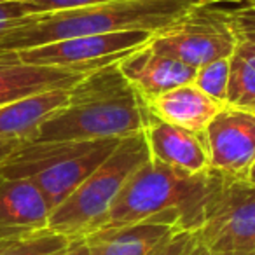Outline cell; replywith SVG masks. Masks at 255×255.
Masks as SVG:
<instances>
[{
  "instance_id": "6da1fadb",
  "label": "cell",
  "mask_w": 255,
  "mask_h": 255,
  "mask_svg": "<svg viewBox=\"0 0 255 255\" xmlns=\"http://www.w3.org/2000/svg\"><path fill=\"white\" fill-rule=\"evenodd\" d=\"M117 61L95 68L70 88L68 103L40 124L30 142L128 138L142 133L154 114L121 74Z\"/></svg>"
},
{
  "instance_id": "7a4b0ae2",
  "label": "cell",
  "mask_w": 255,
  "mask_h": 255,
  "mask_svg": "<svg viewBox=\"0 0 255 255\" xmlns=\"http://www.w3.org/2000/svg\"><path fill=\"white\" fill-rule=\"evenodd\" d=\"M213 2L215 0H114L88 7L39 12L30 23L0 37V53L129 30L156 33L177 23L192 9Z\"/></svg>"
},
{
  "instance_id": "3957f363",
  "label": "cell",
  "mask_w": 255,
  "mask_h": 255,
  "mask_svg": "<svg viewBox=\"0 0 255 255\" xmlns=\"http://www.w3.org/2000/svg\"><path fill=\"white\" fill-rule=\"evenodd\" d=\"M212 182V168L191 175L149 159L129 177L96 233L131 226L166 210L180 212L184 229L196 231Z\"/></svg>"
},
{
  "instance_id": "277c9868",
  "label": "cell",
  "mask_w": 255,
  "mask_h": 255,
  "mask_svg": "<svg viewBox=\"0 0 255 255\" xmlns=\"http://www.w3.org/2000/svg\"><path fill=\"white\" fill-rule=\"evenodd\" d=\"M149 159L143 131L123 138L110 156L51 212L47 229L72 240L91 236L100 229L129 177Z\"/></svg>"
},
{
  "instance_id": "5b68a950",
  "label": "cell",
  "mask_w": 255,
  "mask_h": 255,
  "mask_svg": "<svg viewBox=\"0 0 255 255\" xmlns=\"http://www.w3.org/2000/svg\"><path fill=\"white\" fill-rule=\"evenodd\" d=\"M194 234L212 252H255V184L213 170Z\"/></svg>"
},
{
  "instance_id": "8992f818",
  "label": "cell",
  "mask_w": 255,
  "mask_h": 255,
  "mask_svg": "<svg viewBox=\"0 0 255 255\" xmlns=\"http://www.w3.org/2000/svg\"><path fill=\"white\" fill-rule=\"evenodd\" d=\"M208 5H199L177 23L152 33L149 46L192 68L229 58L238 42L233 18L226 12L212 11Z\"/></svg>"
},
{
  "instance_id": "52a82bcc",
  "label": "cell",
  "mask_w": 255,
  "mask_h": 255,
  "mask_svg": "<svg viewBox=\"0 0 255 255\" xmlns=\"http://www.w3.org/2000/svg\"><path fill=\"white\" fill-rule=\"evenodd\" d=\"M152 37L145 30L114 32L103 35H86L60 40L46 46L16 51L23 63L42 67H75L95 70L121 60L131 51L142 47Z\"/></svg>"
},
{
  "instance_id": "ba28073f",
  "label": "cell",
  "mask_w": 255,
  "mask_h": 255,
  "mask_svg": "<svg viewBox=\"0 0 255 255\" xmlns=\"http://www.w3.org/2000/svg\"><path fill=\"white\" fill-rule=\"evenodd\" d=\"M203 135L212 170L226 177L247 178L255 164V110L224 105Z\"/></svg>"
},
{
  "instance_id": "9c48e42d",
  "label": "cell",
  "mask_w": 255,
  "mask_h": 255,
  "mask_svg": "<svg viewBox=\"0 0 255 255\" xmlns=\"http://www.w3.org/2000/svg\"><path fill=\"white\" fill-rule=\"evenodd\" d=\"M93 70L23 63L16 51L0 53V107L51 89H70Z\"/></svg>"
},
{
  "instance_id": "30bf717a",
  "label": "cell",
  "mask_w": 255,
  "mask_h": 255,
  "mask_svg": "<svg viewBox=\"0 0 255 255\" xmlns=\"http://www.w3.org/2000/svg\"><path fill=\"white\" fill-rule=\"evenodd\" d=\"M182 229V213L166 210L131 226L95 233L86 241L91 247V255H149L157 245Z\"/></svg>"
},
{
  "instance_id": "8fae6325",
  "label": "cell",
  "mask_w": 255,
  "mask_h": 255,
  "mask_svg": "<svg viewBox=\"0 0 255 255\" xmlns=\"http://www.w3.org/2000/svg\"><path fill=\"white\" fill-rule=\"evenodd\" d=\"M51 206L30 178L0 175V238H21L47 229Z\"/></svg>"
},
{
  "instance_id": "7c38bea8",
  "label": "cell",
  "mask_w": 255,
  "mask_h": 255,
  "mask_svg": "<svg viewBox=\"0 0 255 255\" xmlns=\"http://www.w3.org/2000/svg\"><path fill=\"white\" fill-rule=\"evenodd\" d=\"M117 65L121 74L142 93L145 100L156 98L178 86L192 84L196 77V68L157 53L149 42L123 56Z\"/></svg>"
},
{
  "instance_id": "4fadbf2b",
  "label": "cell",
  "mask_w": 255,
  "mask_h": 255,
  "mask_svg": "<svg viewBox=\"0 0 255 255\" xmlns=\"http://www.w3.org/2000/svg\"><path fill=\"white\" fill-rule=\"evenodd\" d=\"M143 135L150 159L191 175L210 170V156L203 133H192L154 116L149 126L143 129Z\"/></svg>"
},
{
  "instance_id": "5bb4252c",
  "label": "cell",
  "mask_w": 255,
  "mask_h": 255,
  "mask_svg": "<svg viewBox=\"0 0 255 255\" xmlns=\"http://www.w3.org/2000/svg\"><path fill=\"white\" fill-rule=\"evenodd\" d=\"M121 140L123 138H105L89 152L54 164L30 178L49 203L51 212L60 203H63L110 156Z\"/></svg>"
},
{
  "instance_id": "9a60e30c",
  "label": "cell",
  "mask_w": 255,
  "mask_h": 255,
  "mask_svg": "<svg viewBox=\"0 0 255 255\" xmlns=\"http://www.w3.org/2000/svg\"><path fill=\"white\" fill-rule=\"evenodd\" d=\"M147 102L157 119L185 128L192 133H205L210 121L224 107V103L210 98L194 84L178 86Z\"/></svg>"
},
{
  "instance_id": "2e32d148",
  "label": "cell",
  "mask_w": 255,
  "mask_h": 255,
  "mask_svg": "<svg viewBox=\"0 0 255 255\" xmlns=\"http://www.w3.org/2000/svg\"><path fill=\"white\" fill-rule=\"evenodd\" d=\"M70 89H51L0 107V138L30 142L39 126L68 103Z\"/></svg>"
},
{
  "instance_id": "e0dca14e",
  "label": "cell",
  "mask_w": 255,
  "mask_h": 255,
  "mask_svg": "<svg viewBox=\"0 0 255 255\" xmlns=\"http://www.w3.org/2000/svg\"><path fill=\"white\" fill-rule=\"evenodd\" d=\"M238 42L229 56L226 105L255 110V40L236 30Z\"/></svg>"
},
{
  "instance_id": "ac0fdd59",
  "label": "cell",
  "mask_w": 255,
  "mask_h": 255,
  "mask_svg": "<svg viewBox=\"0 0 255 255\" xmlns=\"http://www.w3.org/2000/svg\"><path fill=\"white\" fill-rule=\"evenodd\" d=\"M77 240L49 229L18 238L0 250V255H63Z\"/></svg>"
},
{
  "instance_id": "d6986e66",
  "label": "cell",
  "mask_w": 255,
  "mask_h": 255,
  "mask_svg": "<svg viewBox=\"0 0 255 255\" xmlns=\"http://www.w3.org/2000/svg\"><path fill=\"white\" fill-rule=\"evenodd\" d=\"M227 82H229V58H220L196 68V77L192 84L210 98L226 105Z\"/></svg>"
},
{
  "instance_id": "ffe728a7",
  "label": "cell",
  "mask_w": 255,
  "mask_h": 255,
  "mask_svg": "<svg viewBox=\"0 0 255 255\" xmlns=\"http://www.w3.org/2000/svg\"><path fill=\"white\" fill-rule=\"evenodd\" d=\"M35 14H39V9L30 2H23V0L0 2V37L30 23Z\"/></svg>"
},
{
  "instance_id": "44dd1931",
  "label": "cell",
  "mask_w": 255,
  "mask_h": 255,
  "mask_svg": "<svg viewBox=\"0 0 255 255\" xmlns=\"http://www.w3.org/2000/svg\"><path fill=\"white\" fill-rule=\"evenodd\" d=\"M196 243L194 231L182 229L178 233L171 234L170 238L159 243L149 255H189L191 248Z\"/></svg>"
},
{
  "instance_id": "7402d4cb",
  "label": "cell",
  "mask_w": 255,
  "mask_h": 255,
  "mask_svg": "<svg viewBox=\"0 0 255 255\" xmlns=\"http://www.w3.org/2000/svg\"><path fill=\"white\" fill-rule=\"evenodd\" d=\"M33 4L39 12H54V11H65V9H77V7H88L95 4H105V2H114V0H23Z\"/></svg>"
},
{
  "instance_id": "603a6c76",
  "label": "cell",
  "mask_w": 255,
  "mask_h": 255,
  "mask_svg": "<svg viewBox=\"0 0 255 255\" xmlns=\"http://www.w3.org/2000/svg\"><path fill=\"white\" fill-rule=\"evenodd\" d=\"M233 18L234 28L243 35L255 40V4H248L247 7L238 9L236 12H229Z\"/></svg>"
},
{
  "instance_id": "cb8c5ba5",
  "label": "cell",
  "mask_w": 255,
  "mask_h": 255,
  "mask_svg": "<svg viewBox=\"0 0 255 255\" xmlns=\"http://www.w3.org/2000/svg\"><path fill=\"white\" fill-rule=\"evenodd\" d=\"M21 143H23L21 140H16V138H0V164L4 163Z\"/></svg>"
},
{
  "instance_id": "d4e9b609",
  "label": "cell",
  "mask_w": 255,
  "mask_h": 255,
  "mask_svg": "<svg viewBox=\"0 0 255 255\" xmlns=\"http://www.w3.org/2000/svg\"><path fill=\"white\" fill-rule=\"evenodd\" d=\"M189 255H255V252H212L208 248L201 247V245L196 241L194 247L191 248Z\"/></svg>"
},
{
  "instance_id": "484cf974",
  "label": "cell",
  "mask_w": 255,
  "mask_h": 255,
  "mask_svg": "<svg viewBox=\"0 0 255 255\" xmlns=\"http://www.w3.org/2000/svg\"><path fill=\"white\" fill-rule=\"evenodd\" d=\"M63 255H91V247L86 240H77Z\"/></svg>"
},
{
  "instance_id": "4316f807",
  "label": "cell",
  "mask_w": 255,
  "mask_h": 255,
  "mask_svg": "<svg viewBox=\"0 0 255 255\" xmlns=\"http://www.w3.org/2000/svg\"><path fill=\"white\" fill-rule=\"evenodd\" d=\"M16 240H18V238H0V250H2V248H5L7 245H11L12 241H16Z\"/></svg>"
},
{
  "instance_id": "83f0119b",
  "label": "cell",
  "mask_w": 255,
  "mask_h": 255,
  "mask_svg": "<svg viewBox=\"0 0 255 255\" xmlns=\"http://www.w3.org/2000/svg\"><path fill=\"white\" fill-rule=\"evenodd\" d=\"M247 180H248V182H252V184H255V164H254V166H252V170L248 171Z\"/></svg>"
},
{
  "instance_id": "f1b7e54d",
  "label": "cell",
  "mask_w": 255,
  "mask_h": 255,
  "mask_svg": "<svg viewBox=\"0 0 255 255\" xmlns=\"http://www.w3.org/2000/svg\"><path fill=\"white\" fill-rule=\"evenodd\" d=\"M0 2H5V0H0Z\"/></svg>"
},
{
  "instance_id": "f546056e",
  "label": "cell",
  "mask_w": 255,
  "mask_h": 255,
  "mask_svg": "<svg viewBox=\"0 0 255 255\" xmlns=\"http://www.w3.org/2000/svg\"><path fill=\"white\" fill-rule=\"evenodd\" d=\"M252 4H255V2H252Z\"/></svg>"
}]
</instances>
